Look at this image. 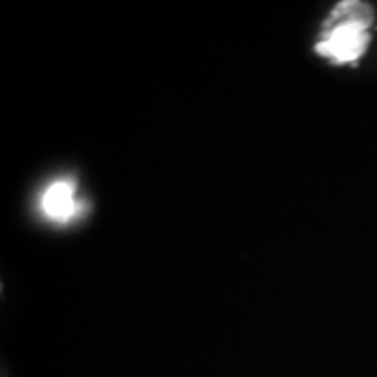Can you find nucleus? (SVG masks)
Listing matches in <instances>:
<instances>
[{"instance_id":"obj_2","label":"nucleus","mask_w":377,"mask_h":377,"mask_svg":"<svg viewBox=\"0 0 377 377\" xmlns=\"http://www.w3.org/2000/svg\"><path fill=\"white\" fill-rule=\"evenodd\" d=\"M42 213L53 222H68L77 212L79 204L75 198V183L72 180H56L47 187L40 198Z\"/></svg>"},{"instance_id":"obj_1","label":"nucleus","mask_w":377,"mask_h":377,"mask_svg":"<svg viewBox=\"0 0 377 377\" xmlns=\"http://www.w3.org/2000/svg\"><path fill=\"white\" fill-rule=\"evenodd\" d=\"M372 5L357 0L340 2L325 21L323 39L316 44V53L334 63L357 61L370 44Z\"/></svg>"}]
</instances>
